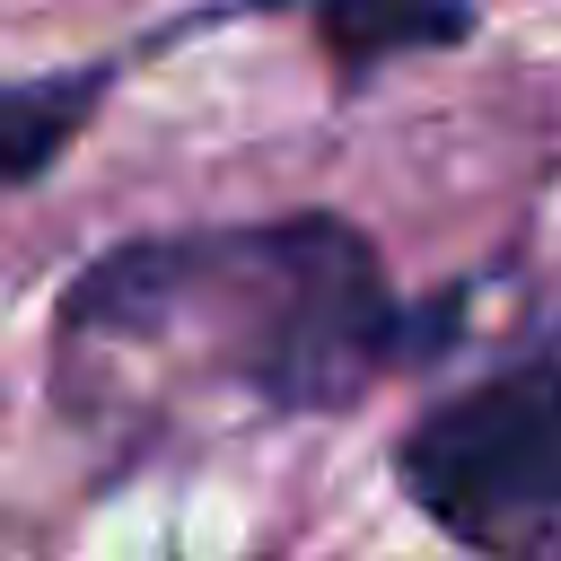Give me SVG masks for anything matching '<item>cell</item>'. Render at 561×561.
Segmentation results:
<instances>
[{"label": "cell", "instance_id": "3957f363", "mask_svg": "<svg viewBox=\"0 0 561 561\" xmlns=\"http://www.w3.org/2000/svg\"><path fill=\"white\" fill-rule=\"evenodd\" d=\"M105 88H114V61L0 88V193H9V184H35V175L79 140V123L105 105Z\"/></svg>", "mask_w": 561, "mask_h": 561}, {"label": "cell", "instance_id": "6da1fadb", "mask_svg": "<svg viewBox=\"0 0 561 561\" xmlns=\"http://www.w3.org/2000/svg\"><path fill=\"white\" fill-rule=\"evenodd\" d=\"M403 351L377 245L324 210L131 237L61 289L53 377L79 412H175L237 394L254 412H342Z\"/></svg>", "mask_w": 561, "mask_h": 561}, {"label": "cell", "instance_id": "277c9868", "mask_svg": "<svg viewBox=\"0 0 561 561\" xmlns=\"http://www.w3.org/2000/svg\"><path fill=\"white\" fill-rule=\"evenodd\" d=\"M316 26H324L333 70H342V79H368V70L394 61V53L465 44V35H473V9H465V0H316Z\"/></svg>", "mask_w": 561, "mask_h": 561}, {"label": "cell", "instance_id": "7a4b0ae2", "mask_svg": "<svg viewBox=\"0 0 561 561\" xmlns=\"http://www.w3.org/2000/svg\"><path fill=\"white\" fill-rule=\"evenodd\" d=\"M403 491L491 561H561V324L403 438Z\"/></svg>", "mask_w": 561, "mask_h": 561}]
</instances>
